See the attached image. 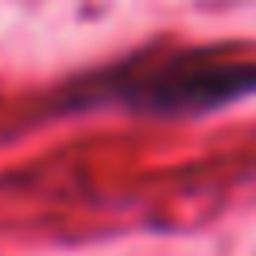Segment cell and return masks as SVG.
Instances as JSON below:
<instances>
[{
	"label": "cell",
	"mask_w": 256,
	"mask_h": 256,
	"mask_svg": "<svg viewBox=\"0 0 256 256\" xmlns=\"http://www.w3.org/2000/svg\"><path fill=\"white\" fill-rule=\"evenodd\" d=\"M252 92H256V56L240 48H184L160 60H140L100 80V92L88 100L92 104L116 100L132 112H156V116H188V112H216Z\"/></svg>",
	"instance_id": "obj_1"
}]
</instances>
